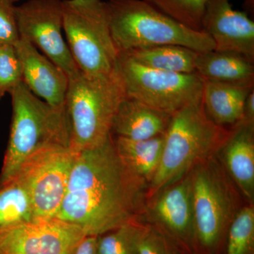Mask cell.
I'll use <instances>...</instances> for the list:
<instances>
[{"label": "cell", "instance_id": "obj_1", "mask_svg": "<svg viewBox=\"0 0 254 254\" xmlns=\"http://www.w3.org/2000/svg\"><path fill=\"white\" fill-rule=\"evenodd\" d=\"M148 190L119 157L112 134L103 144L78 152L56 218L87 236H100L143 220Z\"/></svg>", "mask_w": 254, "mask_h": 254}, {"label": "cell", "instance_id": "obj_2", "mask_svg": "<svg viewBox=\"0 0 254 254\" xmlns=\"http://www.w3.org/2000/svg\"><path fill=\"white\" fill-rule=\"evenodd\" d=\"M230 131L210 120L202 98L173 114L158 168L148 185V198L216 154Z\"/></svg>", "mask_w": 254, "mask_h": 254}, {"label": "cell", "instance_id": "obj_3", "mask_svg": "<svg viewBox=\"0 0 254 254\" xmlns=\"http://www.w3.org/2000/svg\"><path fill=\"white\" fill-rule=\"evenodd\" d=\"M9 94L12 119L0 173V187L9 182L21 164L37 150L51 145L71 146L66 106L48 104L33 94L22 81Z\"/></svg>", "mask_w": 254, "mask_h": 254}, {"label": "cell", "instance_id": "obj_4", "mask_svg": "<svg viewBox=\"0 0 254 254\" xmlns=\"http://www.w3.org/2000/svg\"><path fill=\"white\" fill-rule=\"evenodd\" d=\"M110 30L119 53L165 45L205 53L215 50L212 38L163 14L145 0L106 1Z\"/></svg>", "mask_w": 254, "mask_h": 254}, {"label": "cell", "instance_id": "obj_5", "mask_svg": "<svg viewBox=\"0 0 254 254\" xmlns=\"http://www.w3.org/2000/svg\"><path fill=\"white\" fill-rule=\"evenodd\" d=\"M190 173L194 254H220L229 227L245 199L215 155Z\"/></svg>", "mask_w": 254, "mask_h": 254}, {"label": "cell", "instance_id": "obj_6", "mask_svg": "<svg viewBox=\"0 0 254 254\" xmlns=\"http://www.w3.org/2000/svg\"><path fill=\"white\" fill-rule=\"evenodd\" d=\"M126 97L118 72L94 76L80 71L68 78L66 108L71 147L80 152L105 143L120 103Z\"/></svg>", "mask_w": 254, "mask_h": 254}, {"label": "cell", "instance_id": "obj_7", "mask_svg": "<svg viewBox=\"0 0 254 254\" xmlns=\"http://www.w3.org/2000/svg\"><path fill=\"white\" fill-rule=\"evenodd\" d=\"M63 32L81 72L107 76L117 70L119 52L110 30L106 1L63 0Z\"/></svg>", "mask_w": 254, "mask_h": 254}, {"label": "cell", "instance_id": "obj_8", "mask_svg": "<svg viewBox=\"0 0 254 254\" xmlns=\"http://www.w3.org/2000/svg\"><path fill=\"white\" fill-rule=\"evenodd\" d=\"M117 72L127 97L170 115L203 95L204 81L198 73L148 67L125 53H119Z\"/></svg>", "mask_w": 254, "mask_h": 254}, {"label": "cell", "instance_id": "obj_9", "mask_svg": "<svg viewBox=\"0 0 254 254\" xmlns=\"http://www.w3.org/2000/svg\"><path fill=\"white\" fill-rule=\"evenodd\" d=\"M77 154L71 146L51 145L37 150L21 164L14 177L27 189L34 219L56 218Z\"/></svg>", "mask_w": 254, "mask_h": 254}, {"label": "cell", "instance_id": "obj_10", "mask_svg": "<svg viewBox=\"0 0 254 254\" xmlns=\"http://www.w3.org/2000/svg\"><path fill=\"white\" fill-rule=\"evenodd\" d=\"M16 18L19 38L43 52L68 78L81 71L64 39L63 0H28L16 6Z\"/></svg>", "mask_w": 254, "mask_h": 254}, {"label": "cell", "instance_id": "obj_11", "mask_svg": "<svg viewBox=\"0 0 254 254\" xmlns=\"http://www.w3.org/2000/svg\"><path fill=\"white\" fill-rule=\"evenodd\" d=\"M143 220L160 230L179 254H194L190 173L147 198Z\"/></svg>", "mask_w": 254, "mask_h": 254}, {"label": "cell", "instance_id": "obj_12", "mask_svg": "<svg viewBox=\"0 0 254 254\" xmlns=\"http://www.w3.org/2000/svg\"><path fill=\"white\" fill-rule=\"evenodd\" d=\"M86 236L57 218L16 222L0 227V254H73Z\"/></svg>", "mask_w": 254, "mask_h": 254}, {"label": "cell", "instance_id": "obj_13", "mask_svg": "<svg viewBox=\"0 0 254 254\" xmlns=\"http://www.w3.org/2000/svg\"><path fill=\"white\" fill-rule=\"evenodd\" d=\"M202 31L212 38L215 50L238 53L254 63V21L233 9L231 0L207 1Z\"/></svg>", "mask_w": 254, "mask_h": 254}, {"label": "cell", "instance_id": "obj_14", "mask_svg": "<svg viewBox=\"0 0 254 254\" xmlns=\"http://www.w3.org/2000/svg\"><path fill=\"white\" fill-rule=\"evenodd\" d=\"M14 47L22 66V81L28 89L50 105L66 106V73L26 40L19 38Z\"/></svg>", "mask_w": 254, "mask_h": 254}, {"label": "cell", "instance_id": "obj_15", "mask_svg": "<svg viewBox=\"0 0 254 254\" xmlns=\"http://www.w3.org/2000/svg\"><path fill=\"white\" fill-rule=\"evenodd\" d=\"M247 203H254V123L241 121L230 128L216 154Z\"/></svg>", "mask_w": 254, "mask_h": 254}, {"label": "cell", "instance_id": "obj_16", "mask_svg": "<svg viewBox=\"0 0 254 254\" xmlns=\"http://www.w3.org/2000/svg\"><path fill=\"white\" fill-rule=\"evenodd\" d=\"M172 115L125 97L114 118L112 134L145 140L165 134Z\"/></svg>", "mask_w": 254, "mask_h": 254}, {"label": "cell", "instance_id": "obj_17", "mask_svg": "<svg viewBox=\"0 0 254 254\" xmlns=\"http://www.w3.org/2000/svg\"><path fill=\"white\" fill-rule=\"evenodd\" d=\"M195 72L204 81L254 87V63L238 53L215 50L198 53Z\"/></svg>", "mask_w": 254, "mask_h": 254}, {"label": "cell", "instance_id": "obj_18", "mask_svg": "<svg viewBox=\"0 0 254 254\" xmlns=\"http://www.w3.org/2000/svg\"><path fill=\"white\" fill-rule=\"evenodd\" d=\"M254 89L204 81L202 100L207 115L218 126L232 128L242 121L246 99Z\"/></svg>", "mask_w": 254, "mask_h": 254}, {"label": "cell", "instance_id": "obj_19", "mask_svg": "<svg viewBox=\"0 0 254 254\" xmlns=\"http://www.w3.org/2000/svg\"><path fill=\"white\" fill-rule=\"evenodd\" d=\"M117 153L127 168L149 185L163 153L164 135L145 140L113 138Z\"/></svg>", "mask_w": 254, "mask_h": 254}, {"label": "cell", "instance_id": "obj_20", "mask_svg": "<svg viewBox=\"0 0 254 254\" xmlns=\"http://www.w3.org/2000/svg\"><path fill=\"white\" fill-rule=\"evenodd\" d=\"M148 67L179 73L195 72L198 53L186 47L165 45L125 52Z\"/></svg>", "mask_w": 254, "mask_h": 254}, {"label": "cell", "instance_id": "obj_21", "mask_svg": "<svg viewBox=\"0 0 254 254\" xmlns=\"http://www.w3.org/2000/svg\"><path fill=\"white\" fill-rule=\"evenodd\" d=\"M32 220L34 213L27 189L14 177L0 187V227Z\"/></svg>", "mask_w": 254, "mask_h": 254}, {"label": "cell", "instance_id": "obj_22", "mask_svg": "<svg viewBox=\"0 0 254 254\" xmlns=\"http://www.w3.org/2000/svg\"><path fill=\"white\" fill-rule=\"evenodd\" d=\"M220 254H254V205L246 203L232 220Z\"/></svg>", "mask_w": 254, "mask_h": 254}, {"label": "cell", "instance_id": "obj_23", "mask_svg": "<svg viewBox=\"0 0 254 254\" xmlns=\"http://www.w3.org/2000/svg\"><path fill=\"white\" fill-rule=\"evenodd\" d=\"M144 220H135L98 237V254H137Z\"/></svg>", "mask_w": 254, "mask_h": 254}, {"label": "cell", "instance_id": "obj_24", "mask_svg": "<svg viewBox=\"0 0 254 254\" xmlns=\"http://www.w3.org/2000/svg\"><path fill=\"white\" fill-rule=\"evenodd\" d=\"M159 11L195 31H202L208 0H145Z\"/></svg>", "mask_w": 254, "mask_h": 254}, {"label": "cell", "instance_id": "obj_25", "mask_svg": "<svg viewBox=\"0 0 254 254\" xmlns=\"http://www.w3.org/2000/svg\"><path fill=\"white\" fill-rule=\"evenodd\" d=\"M22 81V66L14 46L0 44V100Z\"/></svg>", "mask_w": 254, "mask_h": 254}, {"label": "cell", "instance_id": "obj_26", "mask_svg": "<svg viewBox=\"0 0 254 254\" xmlns=\"http://www.w3.org/2000/svg\"><path fill=\"white\" fill-rule=\"evenodd\" d=\"M137 254H179L163 233L153 225L145 222Z\"/></svg>", "mask_w": 254, "mask_h": 254}, {"label": "cell", "instance_id": "obj_27", "mask_svg": "<svg viewBox=\"0 0 254 254\" xmlns=\"http://www.w3.org/2000/svg\"><path fill=\"white\" fill-rule=\"evenodd\" d=\"M18 0H0V44L15 46L19 40L16 18Z\"/></svg>", "mask_w": 254, "mask_h": 254}, {"label": "cell", "instance_id": "obj_28", "mask_svg": "<svg viewBox=\"0 0 254 254\" xmlns=\"http://www.w3.org/2000/svg\"><path fill=\"white\" fill-rule=\"evenodd\" d=\"M97 244L98 237L86 236L80 242L73 254H98Z\"/></svg>", "mask_w": 254, "mask_h": 254}, {"label": "cell", "instance_id": "obj_29", "mask_svg": "<svg viewBox=\"0 0 254 254\" xmlns=\"http://www.w3.org/2000/svg\"><path fill=\"white\" fill-rule=\"evenodd\" d=\"M242 121L254 123V89L246 99Z\"/></svg>", "mask_w": 254, "mask_h": 254}, {"label": "cell", "instance_id": "obj_30", "mask_svg": "<svg viewBox=\"0 0 254 254\" xmlns=\"http://www.w3.org/2000/svg\"><path fill=\"white\" fill-rule=\"evenodd\" d=\"M244 4L246 9L254 14V0H243Z\"/></svg>", "mask_w": 254, "mask_h": 254}]
</instances>
